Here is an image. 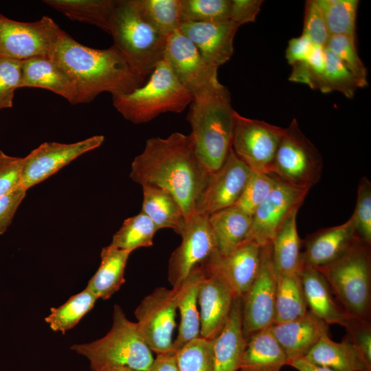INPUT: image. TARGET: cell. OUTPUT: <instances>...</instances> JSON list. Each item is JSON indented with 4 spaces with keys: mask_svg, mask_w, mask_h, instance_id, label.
<instances>
[{
    "mask_svg": "<svg viewBox=\"0 0 371 371\" xmlns=\"http://www.w3.org/2000/svg\"><path fill=\"white\" fill-rule=\"evenodd\" d=\"M210 173L199 161L191 134L173 133L166 138L151 137L131 164L130 178L170 193L188 219L195 214Z\"/></svg>",
    "mask_w": 371,
    "mask_h": 371,
    "instance_id": "obj_1",
    "label": "cell"
},
{
    "mask_svg": "<svg viewBox=\"0 0 371 371\" xmlns=\"http://www.w3.org/2000/svg\"><path fill=\"white\" fill-rule=\"evenodd\" d=\"M49 58L72 79L77 104L89 103L103 92L110 93L112 97L126 94L146 82L113 45L104 49L91 48L65 31Z\"/></svg>",
    "mask_w": 371,
    "mask_h": 371,
    "instance_id": "obj_2",
    "label": "cell"
},
{
    "mask_svg": "<svg viewBox=\"0 0 371 371\" xmlns=\"http://www.w3.org/2000/svg\"><path fill=\"white\" fill-rule=\"evenodd\" d=\"M188 120L196 154L210 173L224 163L232 148L234 112L230 93L221 84L218 87L194 99Z\"/></svg>",
    "mask_w": 371,
    "mask_h": 371,
    "instance_id": "obj_3",
    "label": "cell"
},
{
    "mask_svg": "<svg viewBox=\"0 0 371 371\" xmlns=\"http://www.w3.org/2000/svg\"><path fill=\"white\" fill-rule=\"evenodd\" d=\"M194 100L164 57L148 80L133 91L113 97V104L124 119L144 124L166 112L181 113Z\"/></svg>",
    "mask_w": 371,
    "mask_h": 371,
    "instance_id": "obj_4",
    "label": "cell"
},
{
    "mask_svg": "<svg viewBox=\"0 0 371 371\" xmlns=\"http://www.w3.org/2000/svg\"><path fill=\"white\" fill-rule=\"evenodd\" d=\"M71 349L89 360L92 371L110 366L146 371L154 360L137 322L128 319L117 304L114 306L112 326L105 336L90 343L74 344Z\"/></svg>",
    "mask_w": 371,
    "mask_h": 371,
    "instance_id": "obj_5",
    "label": "cell"
},
{
    "mask_svg": "<svg viewBox=\"0 0 371 371\" xmlns=\"http://www.w3.org/2000/svg\"><path fill=\"white\" fill-rule=\"evenodd\" d=\"M315 268L348 315L370 320L371 245L357 239L338 259Z\"/></svg>",
    "mask_w": 371,
    "mask_h": 371,
    "instance_id": "obj_6",
    "label": "cell"
},
{
    "mask_svg": "<svg viewBox=\"0 0 371 371\" xmlns=\"http://www.w3.org/2000/svg\"><path fill=\"white\" fill-rule=\"evenodd\" d=\"M110 34L113 45L145 80L164 57L167 37L144 19L131 0H117Z\"/></svg>",
    "mask_w": 371,
    "mask_h": 371,
    "instance_id": "obj_7",
    "label": "cell"
},
{
    "mask_svg": "<svg viewBox=\"0 0 371 371\" xmlns=\"http://www.w3.org/2000/svg\"><path fill=\"white\" fill-rule=\"evenodd\" d=\"M323 158L293 119L277 150L271 174L291 186L310 190L320 179Z\"/></svg>",
    "mask_w": 371,
    "mask_h": 371,
    "instance_id": "obj_8",
    "label": "cell"
},
{
    "mask_svg": "<svg viewBox=\"0 0 371 371\" xmlns=\"http://www.w3.org/2000/svg\"><path fill=\"white\" fill-rule=\"evenodd\" d=\"M63 31L47 16L21 22L0 13V56L19 60L49 58Z\"/></svg>",
    "mask_w": 371,
    "mask_h": 371,
    "instance_id": "obj_9",
    "label": "cell"
},
{
    "mask_svg": "<svg viewBox=\"0 0 371 371\" xmlns=\"http://www.w3.org/2000/svg\"><path fill=\"white\" fill-rule=\"evenodd\" d=\"M284 128L245 117L236 111L232 149L253 172L271 174Z\"/></svg>",
    "mask_w": 371,
    "mask_h": 371,
    "instance_id": "obj_10",
    "label": "cell"
},
{
    "mask_svg": "<svg viewBox=\"0 0 371 371\" xmlns=\"http://www.w3.org/2000/svg\"><path fill=\"white\" fill-rule=\"evenodd\" d=\"M179 288L155 289L135 311L139 331L151 352L157 355L172 351Z\"/></svg>",
    "mask_w": 371,
    "mask_h": 371,
    "instance_id": "obj_11",
    "label": "cell"
},
{
    "mask_svg": "<svg viewBox=\"0 0 371 371\" xmlns=\"http://www.w3.org/2000/svg\"><path fill=\"white\" fill-rule=\"evenodd\" d=\"M277 282L272 244L269 243L261 248L258 273L242 298V328L247 341L253 334L274 324Z\"/></svg>",
    "mask_w": 371,
    "mask_h": 371,
    "instance_id": "obj_12",
    "label": "cell"
},
{
    "mask_svg": "<svg viewBox=\"0 0 371 371\" xmlns=\"http://www.w3.org/2000/svg\"><path fill=\"white\" fill-rule=\"evenodd\" d=\"M208 217L195 213L187 220L180 234L181 243L168 262V278L172 288H179L194 269L218 252Z\"/></svg>",
    "mask_w": 371,
    "mask_h": 371,
    "instance_id": "obj_13",
    "label": "cell"
},
{
    "mask_svg": "<svg viewBox=\"0 0 371 371\" xmlns=\"http://www.w3.org/2000/svg\"><path fill=\"white\" fill-rule=\"evenodd\" d=\"M164 58L194 99L221 84L218 79V67L207 63L194 45L179 30L167 37Z\"/></svg>",
    "mask_w": 371,
    "mask_h": 371,
    "instance_id": "obj_14",
    "label": "cell"
},
{
    "mask_svg": "<svg viewBox=\"0 0 371 371\" xmlns=\"http://www.w3.org/2000/svg\"><path fill=\"white\" fill-rule=\"evenodd\" d=\"M103 135L71 144L45 142L23 157L21 186L25 190L56 173L82 154L100 146Z\"/></svg>",
    "mask_w": 371,
    "mask_h": 371,
    "instance_id": "obj_15",
    "label": "cell"
},
{
    "mask_svg": "<svg viewBox=\"0 0 371 371\" xmlns=\"http://www.w3.org/2000/svg\"><path fill=\"white\" fill-rule=\"evenodd\" d=\"M308 191L278 179L271 192L253 214L246 240H253L261 247L271 243L286 218L299 210Z\"/></svg>",
    "mask_w": 371,
    "mask_h": 371,
    "instance_id": "obj_16",
    "label": "cell"
},
{
    "mask_svg": "<svg viewBox=\"0 0 371 371\" xmlns=\"http://www.w3.org/2000/svg\"><path fill=\"white\" fill-rule=\"evenodd\" d=\"M251 173L252 170L236 155L231 148L223 165L210 173L195 213L209 216L234 205Z\"/></svg>",
    "mask_w": 371,
    "mask_h": 371,
    "instance_id": "obj_17",
    "label": "cell"
},
{
    "mask_svg": "<svg viewBox=\"0 0 371 371\" xmlns=\"http://www.w3.org/2000/svg\"><path fill=\"white\" fill-rule=\"evenodd\" d=\"M261 248L256 242L245 240L228 255L221 256L218 252L201 267L219 274L234 297L243 298L258 273Z\"/></svg>",
    "mask_w": 371,
    "mask_h": 371,
    "instance_id": "obj_18",
    "label": "cell"
},
{
    "mask_svg": "<svg viewBox=\"0 0 371 371\" xmlns=\"http://www.w3.org/2000/svg\"><path fill=\"white\" fill-rule=\"evenodd\" d=\"M202 269L203 273L198 291L200 336L211 340L225 326L235 297L219 274Z\"/></svg>",
    "mask_w": 371,
    "mask_h": 371,
    "instance_id": "obj_19",
    "label": "cell"
},
{
    "mask_svg": "<svg viewBox=\"0 0 371 371\" xmlns=\"http://www.w3.org/2000/svg\"><path fill=\"white\" fill-rule=\"evenodd\" d=\"M238 27L231 21L181 22L179 30L194 45L207 63L218 68L233 54L234 38Z\"/></svg>",
    "mask_w": 371,
    "mask_h": 371,
    "instance_id": "obj_20",
    "label": "cell"
},
{
    "mask_svg": "<svg viewBox=\"0 0 371 371\" xmlns=\"http://www.w3.org/2000/svg\"><path fill=\"white\" fill-rule=\"evenodd\" d=\"M357 239L351 218L341 225L319 229L302 241V263L313 267L328 265L344 254Z\"/></svg>",
    "mask_w": 371,
    "mask_h": 371,
    "instance_id": "obj_21",
    "label": "cell"
},
{
    "mask_svg": "<svg viewBox=\"0 0 371 371\" xmlns=\"http://www.w3.org/2000/svg\"><path fill=\"white\" fill-rule=\"evenodd\" d=\"M289 362L304 357L325 334L329 325L310 311L302 317L269 327Z\"/></svg>",
    "mask_w": 371,
    "mask_h": 371,
    "instance_id": "obj_22",
    "label": "cell"
},
{
    "mask_svg": "<svg viewBox=\"0 0 371 371\" xmlns=\"http://www.w3.org/2000/svg\"><path fill=\"white\" fill-rule=\"evenodd\" d=\"M242 298L234 299L227 320L211 341L212 371H237L246 347L242 328Z\"/></svg>",
    "mask_w": 371,
    "mask_h": 371,
    "instance_id": "obj_23",
    "label": "cell"
},
{
    "mask_svg": "<svg viewBox=\"0 0 371 371\" xmlns=\"http://www.w3.org/2000/svg\"><path fill=\"white\" fill-rule=\"evenodd\" d=\"M33 87L50 91L60 95L71 104H77L74 82L56 62L47 57H35L21 60L19 88Z\"/></svg>",
    "mask_w": 371,
    "mask_h": 371,
    "instance_id": "obj_24",
    "label": "cell"
},
{
    "mask_svg": "<svg viewBox=\"0 0 371 371\" xmlns=\"http://www.w3.org/2000/svg\"><path fill=\"white\" fill-rule=\"evenodd\" d=\"M299 273L308 310L328 325L344 326L350 316L335 302L321 272L315 267L302 263Z\"/></svg>",
    "mask_w": 371,
    "mask_h": 371,
    "instance_id": "obj_25",
    "label": "cell"
},
{
    "mask_svg": "<svg viewBox=\"0 0 371 371\" xmlns=\"http://www.w3.org/2000/svg\"><path fill=\"white\" fill-rule=\"evenodd\" d=\"M302 358L335 371H371V365L347 337L335 342L325 334Z\"/></svg>",
    "mask_w": 371,
    "mask_h": 371,
    "instance_id": "obj_26",
    "label": "cell"
},
{
    "mask_svg": "<svg viewBox=\"0 0 371 371\" xmlns=\"http://www.w3.org/2000/svg\"><path fill=\"white\" fill-rule=\"evenodd\" d=\"M288 359L269 328L253 334L247 340L239 371H281Z\"/></svg>",
    "mask_w": 371,
    "mask_h": 371,
    "instance_id": "obj_27",
    "label": "cell"
},
{
    "mask_svg": "<svg viewBox=\"0 0 371 371\" xmlns=\"http://www.w3.org/2000/svg\"><path fill=\"white\" fill-rule=\"evenodd\" d=\"M203 273L201 267L196 268L179 287L177 309L180 313L181 321L177 337L173 341V352L200 336V316L197 303L199 286Z\"/></svg>",
    "mask_w": 371,
    "mask_h": 371,
    "instance_id": "obj_28",
    "label": "cell"
},
{
    "mask_svg": "<svg viewBox=\"0 0 371 371\" xmlns=\"http://www.w3.org/2000/svg\"><path fill=\"white\" fill-rule=\"evenodd\" d=\"M208 220L221 256L228 255L244 242L251 225V216L235 205L210 214Z\"/></svg>",
    "mask_w": 371,
    "mask_h": 371,
    "instance_id": "obj_29",
    "label": "cell"
},
{
    "mask_svg": "<svg viewBox=\"0 0 371 371\" xmlns=\"http://www.w3.org/2000/svg\"><path fill=\"white\" fill-rule=\"evenodd\" d=\"M131 253L110 245L103 247L100 265L86 288L98 299L110 298L125 282L124 271Z\"/></svg>",
    "mask_w": 371,
    "mask_h": 371,
    "instance_id": "obj_30",
    "label": "cell"
},
{
    "mask_svg": "<svg viewBox=\"0 0 371 371\" xmlns=\"http://www.w3.org/2000/svg\"><path fill=\"white\" fill-rule=\"evenodd\" d=\"M142 187V212L153 221L158 229L170 228L180 235L188 219L175 198L168 191L155 186Z\"/></svg>",
    "mask_w": 371,
    "mask_h": 371,
    "instance_id": "obj_31",
    "label": "cell"
},
{
    "mask_svg": "<svg viewBox=\"0 0 371 371\" xmlns=\"http://www.w3.org/2000/svg\"><path fill=\"white\" fill-rule=\"evenodd\" d=\"M73 21L95 25L111 34L117 0H44Z\"/></svg>",
    "mask_w": 371,
    "mask_h": 371,
    "instance_id": "obj_32",
    "label": "cell"
},
{
    "mask_svg": "<svg viewBox=\"0 0 371 371\" xmlns=\"http://www.w3.org/2000/svg\"><path fill=\"white\" fill-rule=\"evenodd\" d=\"M297 212L286 218L271 242L273 260L278 276L298 272L302 265V240L297 229Z\"/></svg>",
    "mask_w": 371,
    "mask_h": 371,
    "instance_id": "obj_33",
    "label": "cell"
},
{
    "mask_svg": "<svg viewBox=\"0 0 371 371\" xmlns=\"http://www.w3.org/2000/svg\"><path fill=\"white\" fill-rule=\"evenodd\" d=\"M308 311L299 271L278 275L274 324L300 318Z\"/></svg>",
    "mask_w": 371,
    "mask_h": 371,
    "instance_id": "obj_34",
    "label": "cell"
},
{
    "mask_svg": "<svg viewBox=\"0 0 371 371\" xmlns=\"http://www.w3.org/2000/svg\"><path fill=\"white\" fill-rule=\"evenodd\" d=\"M144 19L168 37L178 31L181 23L180 0H131Z\"/></svg>",
    "mask_w": 371,
    "mask_h": 371,
    "instance_id": "obj_35",
    "label": "cell"
},
{
    "mask_svg": "<svg viewBox=\"0 0 371 371\" xmlns=\"http://www.w3.org/2000/svg\"><path fill=\"white\" fill-rule=\"evenodd\" d=\"M329 36H346L357 41V0H316Z\"/></svg>",
    "mask_w": 371,
    "mask_h": 371,
    "instance_id": "obj_36",
    "label": "cell"
},
{
    "mask_svg": "<svg viewBox=\"0 0 371 371\" xmlns=\"http://www.w3.org/2000/svg\"><path fill=\"white\" fill-rule=\"evenodd\" d=\"M157 230L153 221L141 211L124 220L122 227L113 235L110 245L130 252L139 247H148L153 245Z\"/></svg>",
    "mask_w": 371,
    "mask_h": 371,
    "instance_id": "obj_37",
    "label": "cell"
},
{
    "mask_svg": "<svg viewBox=\"0 0 371 371\" xmlns=\"http://www.w3.org/2000/svg\"><path fill=\"white\" fill-rule=\"evenodd\" d=\"M98 298L87 288L72 295L63 305L51 308L45 322L51 329L65 333L74 328L90 311Z\"/></svg>",
    "mask_w": 371,
    "mask_h": 371,
    "instance_id": "obj_38",
    "label": "cell"
},
{
    "mask_svg": "<svg viewBox=\"0 0 371 371\" xmlns=\"http://www.w3.org/2000/svg\"><path fill=\"white\" fill-rule=\"evenodd\" d=\"M231 3L232 0H180L181 23L230 21Z\"/></svg>",
    "mask_w": 371,
    "mask_h": 371,
    "instance_id": "obj_39",
    "label": "cell"
},
{
    "mask_svg": "<svg viewBox=\"0 0 371 371\" xmlns=\"http://www.w3.org/2000/svg\"><path fill=\"white\" fill-rule=\"evenodd\" d=\"M326 67L324 93L338 91L352 99L361 85L355 76L329 50L325 48Z\"/></svg>",
    "mask_w": 371,
    "mask_h": 371,
    "instance_id": "obj_40",
    "label": "cell"
},
{
    "mask_svg": "<svg viewBox=\"0 0 371 371\" xmlns=\"http://www.w3.org/2000/svg\"><path fill=\"white\" fill-rule=\"evenodd\" d=\"M325 48L355 76L361 88L368 86L367 69L358 54L356 40L346 36H330Z\"/></svg>",
    "mask_w": 371,
    "mask_h": 371,
    "instance_id": "obj_41",
    "label": "cell"
},
{
    "mask_svg": "<svg viewBox=\"0 0 371 371\" xmlns=\"http://www.w3.org/2000/svg\"><path fill=\"white\" fill-rule=\"evenodd\" d=\"M278 181L273 174L253 172L236 207L252 216L257 207L267 199Z\"/></svg>",
    "mask_w": 371,
    "mask_h": 371,
    "instance_id": "obj_42",
    "label": "cell"
},
{
    "mask_svg": "<svg viewBox=\"0 0 371 371\" xmlns=\"http://www.w3.org/2000/svg\"><path fill=\"white\" fill-rule=\"evenodd\" d=\"M174 352L179 371H212L210 340L199 336Z\"/></svg>",
    "mask_w": 371,
    "mask_h": 371,
    "instance_id": "obj_43",
    "label": "cell"
},
{
    "mask_svg": "<svg viewBox=\"0 0 371 371\" xmlns=\"http://www.w3.org/2000/svg\"><path fill=\"white\" fill-rule=\"evenodd\" d=\"M325 47L315 46L308 58L292 66L289 80L302 83L324 93Z\"/></svg>",
    "mask_w": 371,
    "mask_h": 371,
    "instance_id": "obj_44",
    "label": "cell"
},
{
    "mask_svg": "<svg viewBox=\"0 0 371 371\" xmlns=\"http://www.w3.org/2000/svg\"><path fill=\"white\" fill-rule=\"evenodd\" d=\"M350 218L357 238L371 245V183L366 177L359 181L356 206Z\"/></svg>",
    "mask_w": 371,
    "mask_h": 371,
    "instance_id": "obj_45",
    "label": "cell"
},
{
    "mask_svg": "<svg viewBox=\"0 0 371 371\" xmlns=\"http://www.w3.org/2000/svg\"><path fill=\"white\" fill-rule=\"evenodd\" d=\"M21 76V60L0 56V111L12 108Z\"/></svg>",
    "mask_w": 371,
    "mask_h": 371,
    "instance_id": "obj_46",
    "label": "cell"
},
{
    "mask_svg": "<svg viewBox=\"0 0 371 371\" xmlns=\"http://www.w3.org/2000/svg\"><path fill=\"white\" fill-rule=\"evenodd\" d=\"M302 34L316 47L326 45L330 36L316 0H308L306 3Z\"/></svg>",
    "mask_w": 371,
    "mask_h": 371,
    "instance_id": "obj_47",
    "label": "cell"
},
{
    "mask_svg": "<svg viewBox=\"0 0 371 371\" xmlns=\"http://www.w3.org/2000/svg\"><path fill=\"white\" fill-rule=\"evenodd\" d=\"M347 337L360 351L366 361L371 365V324L370 320L350 316L344 326Z\"/></svg>",
    "mask_w": 371,
    "mask_h": 371,
    "instance_id": "obj_48",
    "label": "cell"
},
{
    "mask_svg": "<svg viewBox=\"0 0 371 371\" xmlns=\"http://www.w3.org/2000/svg\"><path fill=\"white\" fill-rule=\"evenodd\" d=\"M23 161L0 150V196L21 186Z\"/></svg>",
    "mask_w": 371,
    "mask_h": 371,
    "instance_id": "obj_49",
    "label": "cell"
},
{
    "mask_svg": "<svg viewBox=\"0 0 371 371\" xmlns=\"http://www.w3.org/2000/svg\"><path fill=\"white\" fill-rule=\"evenodd\" d=\"M26 191L19 186L0 196V235L6 231L12 223L18 207L25 196Z\"/></svg>",
    "mask_w": 371,
    "mask_h": 371,
    "instance_id": "obj_50",
    "label": "cell"
},
{
    "mask_svg": "<svg viewBox=\"0 0 371 371\" xmlns=\"http://www.w3.org/2000/svg\"><path fill=\"white\" fill-rule=\"evenodd\" d=\"M262 2L261 0H232L229 20L239 27L254 22Z\"/></svg>",
    "mask_w": 371,
    "mask_h": 371,
    "instance_id": "obj_51",
    "label": "cell"
},
{
    "mask_svg": "<svg viewBox=\"0 0 371 371\" xmlns=\"http://www.w3.org/2000/svg\"><path fill=\"white\" fill-rule=\"evenodd\" d=\"M315 45L304 34L293 38L289 41L285 57L288 63L293 66L306 61L310 56Z\"/></svg>",
    "mask_w": 371,
    "mask_h": 371,
    "instance_id": "obj_52",
    "label": "cell"
},
{
    "mask_svg": "<svg viewBox=\"0 0 371 371\" xmlns=\"http://www.w3.org/2000/svg\"><path fill=\"white\" fill-rule=\"evenodd\" d=\"M146 371H179L174 352L157 355Z\"/></svg>",
    "mask_w": 371,
    "mask_h": 371,
    "instance_id": "obj_53",
    "label": "cell"
},
{
    "mask_svg": "<svg viewBox=\"0 0 371 371\" xmlns=\"http://www.w3.org/2000/svg\"><path fill=\"white\" fill-rule=\"evenodd\" d=\"M288 365L294 368L298 371H335L325 367H321L312 364L306 361L304 358L293 360L289 362Z\"/></svg>",
    "mask_w": 371,
    "mask_h": 371,
    "instance_id": "obj_54",
    "label": "cell"
},
{
    "mask_svg": "<svg viewBox=\"0 0 371 371\" xmlns=\"http://www.w3.org/2000/svg\"><path fill=\"white\" fill-rule=\"evenodd\" d=\"M97 371H135V370L126 366H110L103 367Z\"/></svg>",
    "mask_w": 371,
    "mask_h": 371,
    "instance_id": "obj_55",
    "label": "cell"
}]
</instances>
